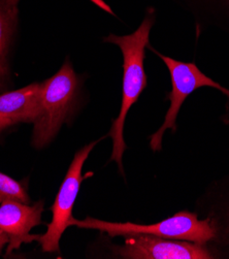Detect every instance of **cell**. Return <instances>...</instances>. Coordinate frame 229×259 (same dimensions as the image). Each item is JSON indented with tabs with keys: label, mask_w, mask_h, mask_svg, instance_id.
Listing matches in <instances>:
<instances>
[{
	"label": "cell",
	"mask_w": 229,
	"mask_h": 259,
	"mask_svg": "<svg viewBox=\"0 0 229 259\" xmlns=\"http://www.w3.org/2000/svg\"><path fill=\"white\" fill-rule=\"evenodd\" d=\"M0 84H2V83H0Z\"/></svg>",
	"instance_id": "14"
},
{
	"label": "cell",
	"mask_w": 229,
	"mask_h": 259,
	"mask_svg": "<svg viewBox=\"0 0 229 259\" xmlns=\"http://www.w3.org/2000/svg\"><path fill=\"white\" fill-rule=\"evenodd\" d=\"M69 226H78L80 228L97 229L107 232L110 237H126L133 235H151L160 238L188 241L200 245H206L216 237V226L210 218L198 220L197 215L190 212H180L172 217L155 224H135L119 223L98 220L87 217L84 220L74 219L69 221Z\"/></svg>",
	"instance_id": "2"
},
{
	"label": "cell",
	"mask_w": 229,
	"mask_h": 259,
	"mask_svg": "<svg viewBox=\"0 0 229 259\" xmlns=\"http://www.w3.org/2000/svg\"><path fill=\"white\" fill-rule=\"evenodd\" d=\"M79 79L69 61L41 83V114L33 123L32 146L41 149L59 133L73 111Z\"/></svg>",
	"instance_id": "3"
},
{
	"label": "cell",
	"mask_w": 229,
	"mask_h": 259,
	"mask_svg": "<svg viewBox=\"0 0 229 259\" xmlns=\"http://www.w3.org/2000/svg\"><path fill=\"white\" fill-rule=\"evenodd\" d=\"M5 2L11 7H18V4L20 0H5Z\"/></svg>",
	"instance_id": "13"
},
{
	"label": "cell",
	"mask_w": 229,
	"mask_h": 259,
	"mask_svg": "<svg viewBox=\"0 0 229 259\" xmlns=\"http://www.w3.org/2000/svg\"><path fill=\"white\" fill-rule=\"evenodd\" d=\"M41 83L0 94V117L13 125L34 123L41 114Z\"/></svg>",
	"instance_id": "8"
},
{
	"label": "cell",
	"mask_w": 229,
	"mask_h": 259,
	"mask_svg": "<svg viewBox=\"0 0 229 259\" xmlns=\"http://www.w3.org/2000/svg\"><path fill=\"white\" fill-rule=\"evenodd\" d=\"M155 54H157L163 62L166 64L171 79L172 90L167 95L170 101V107L166 113L164 122L158 131L151 136V148L156 152L162 148V137L166 129H171L175 132L176 117L179 111L186 100V98L200 87H212L220 90L227 96H229V90L222 87L219 83L213 81L211 77L202 73L195 63H185L174 60L170 57L160 54L159 52L150 48Z\"/></svg>",
	"instance_id": "4"
},
{
	"label": "cell",
	"mask_w": 229,
	"mask_h": 259,
	"mask_svg": "<svg viewBox=\"0 0 229 259\" xmlns=\"http://www.w3.org/2000/svg\"><path fill=\"white\" fill-rule=\"evenodd\" d=\"M18 20V7L0 0V83L9 75V53Z\"/></svg>",
	"instance_id": "9"
},
{
	"label": "cell",
	"mask_w": 229,
	"mask_h": 259,
	"mask_svg": "<svg viewBox=\"0 0 229 259\" xmlns=\"http://www.w3.org/2000/svg\"><path fill=\"white\" fill-rule=\"evenodd\" d=\"M9 242H10V239H9L8 235L6 234L5 231L0 229V254L3 253L5 247L9 244Z\"/></svg>",
	"instance_id": "11"
},
{
	"label": "cell",
	"mask_w": 229,
	"mask_h": 259,
	"mask_svg": "<svg viewBox=\"0 0 229 259\" xmlns=\"http://www.w3.org/2000/svg\"><path fill=\"white\" fill-rule=\"evenodd\" d=\"M11 126H13V124L10 121L0 117V133L5 131V129H7L8 127H11Z\"/></svg>",
	"instance_id": "12"
},
{
	"label": "cell",
	"mask_w": 229,
	"mask_h": 259,
	"mask_svg": "<svg viewBox=\"0 0 229 259\" xmlns=\"http://www.w3.org/2000/svg\"><path fill=\"white\" fill-rule=\"evenodd\" d=\"M43 201L33 205L17 200H5L0 204V229L8 235L10 242L7 256L18 250L23 244L38 241L39 235L31 236L30 231L41 224Z\"/></svg>",
	"instance_id": "7"
},
{
	"label": "cell",
	"mask_w": 229,
	"mask_h": 259,
	"mask_svg": "<svg viewBox=\"0 0 229 259\" xmlns=\"http://www.w3.org/2000/svg\"><path fill=\"white\" fill-rule=\"evenodd\" d=\"M155 19L153 12H149L140 27L131 34L118 36L110 34L105 41L117 45L123 55V88L120 114L113 121L109 136L113 139V153L111 160L118 163L121 174L123 169V154L126 150L124 142V124L128 111L138 101L147 87V75L144 68L145 49L149 45L150 31Z\"/></svg>",
	"instance_id": "1"
},
{
	"label": "cell",
	"mask_w": 229,
	"mask_h": 259,
	"mask_svg": "<svg viewBox=\"0 0 229 259\" xmlns=\"http://www.w3.org/2000/svg\"><path fill=\"white\" fill-rule=\"evenodd\" d=\"M122 246L114 247V253L129 259H210L212 254L200 245L188 241L160 238L151 235L126 236Z\"/></svg>",
	"instance_id": "6"
},
{
	"label": "cell",
	"mask_w": 229,
	"mask_h": 259,
	"mask_svg": "<svg viewBox=\"0 0 229 259\" xmlns=\"http://www.w3.org/2000/svg\"><path fill=\"white\" fill-rule=\"evenodd\" d=\"M5 200L30 203V198L24 186L8 175L0 172V204Z\"/></svg>",
	"instance_id": "10"
},
{
	"label": "cell",
	"mask_w": 229,
	"mask_h": 259,
	"mask_svg": "<svg viewBox=\"0 0 229 259\" xmlns=\"http://www.w3.org/2000/svg\"><path fill=\"white\" fill-rule=\"evenodd\" d=\"M98 142L99 141H95L75 153L59 192L56 195L55 202L51 208L53 213L52 221L48 224L45 234L41 235L37 241L41 246L42 252H59L60 239L65 229L69 226V221L72 218L73 204L84 180L82 174L84 163Z\"/></svg>",
	"instance_id": "5"
}]
</instances>
